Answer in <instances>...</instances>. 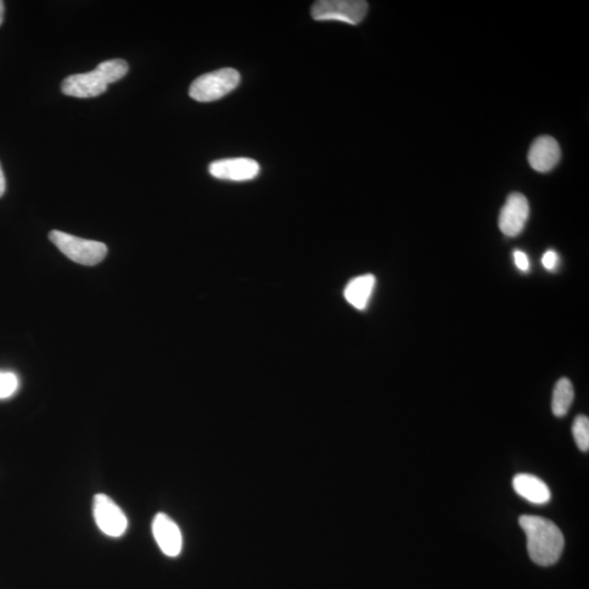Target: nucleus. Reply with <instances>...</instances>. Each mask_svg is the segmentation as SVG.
<instances>
[{
  "instance_id": "f257e3e1",
  "label": "nucleus",
  "mask_w": 589,
  "mask_h": 589,
  "mask_svg": "<svg viewBox=\"0 0 589 589\" xmlns=\"http://www.w3.org/2000/svg\"><path fill=\"white\" fill-rule=\"evenodd\" d=\"M520 525L525 531L532 563L541 566L557 563L564 549V536L559 527L535 515L521 516Z\"/></svg>"
},
{
  "instance_id": "f03ea898",
  "label": "nucleus",
  "mask_w": 589,
  "mask_h": 589,
  "mask_svg": "<svg viewBox=\"0 0 589 589\" xmlns=\"http://www.w3.org/2000/svg\"><path fill=\"white\" fill-rule=\"evenodd\" d=\"M48 237L67 258L79 265L97 266L108 255V246L100 241L83 239L60 231L50 232Z\"/></svg>"
},
{
  "instance_id": "7ed1b4c3",
  "label": "nucleus",
  "mask_w": 589,
  "mask_h": 589,
  "mask_svg": "<svg viewBox=\"0 0 589 589\" xmlns=\"http://www.w3.org/2000/svg\"><path fill=\"white\" fill-rule=\"evenodd\" d=\"M240 82L239 72L222 68L196 78L189 89L190 98L198 102H213L234 91Z\"/></svg>"
},
{
  "instance_id": "20e7f679",
  "label": "nucleus",
  "mask_w": 589,
  "mask_h": 589,
  "mask_svg": "<svg viewBox=\"0 0 589 589\" xmlns=\"http://www.w3.org/2000/svg\"><path fill=\"white\" fill-rule=\"evenodd\" d=\"M368 11V3L363 0H319L313 4L311 16L317 21H339L356 26L361 24Z\"/></svg>"
},
{
  "instance_id": "39448f33",
  "label": "nucleus",
  "mask_w": 589,
  "mask_h": 589,
  "mask_svg": "<svg viewBox=\"0 0 589 589\" xmlns=\"http://www.w3.org/2000/svg\"><path fill=\"white\" fill-rule=\"evenodd\" d=\"M93 513L99 529L110 537L125 534L128 520L123 510L109 496L99 493L94 497Z\"/></svg>"
},
{
  "instance_id": "423d86ee",
  "label": "nucleus",
  "mask_w": 589,
  "mask_h": 589,
  "mask_svg": "<svg viewBox=\"0 0 589 589\" xmlns=\"http://www.w3.org/2000/svg\"><path fill=\"white\" fill-rule=\"evenodd\" d=\"M209 173L221 181L247 182L259 175L260 165L255 160L236 157L212 162Z\"/></svg>"
},
{
  "instance_id": "0eeeda50",
  "label": "nucleus",
  "mask_w": 589,
  "mask_h": 589,
  "mask_svg": "<svg viewBox=\"0 0 589 589\" xmlns=\"http://www.w3.org/2000/svg\"><path fill=\"white\" fill-rule=\"evenodd\" d=\"M109 83L98 68L86 74L67 77L61 83V91L78 99L97 98L108 89Z\"/></svg>"
},
{
  "instance_id": "6e6552de",
  "label": "nucleus",
  "mask_w": 589,
  "mask_h": 589,
  "mask_svg": "<svg viewBox=\"0 0 589 589\" xmlns=\"http://www.w3.org/2000/svg\"><path fill=\"white\" fill-rule=\"evenodd\" d=\"M529 216L530 204L526 196L521 194H512L509 195L506 205L502 207L500 217H499V226L504 235L515 237L523 232Z\"/></svg>"
},
{
  "instance_id": "1a4fd4ad",
  "label": "nucleus",
  "mask_w": 589,
  "mask_h": 589,
  "mask_svg": "<svg viewBox=\"0 0 589 589\" xmlns=\"http://www.w3.org/2000/svg\"><path fill=\"white\" fill-rule=\"evenodd\" d=\"M153 531L157 545L168 557H177L182 552V531L170 516L165 513L156 514Z\"/></svg>"
},
{
  "instance_id": "9d476101",
  "label": "nucleus",
  "mask_w": 589,
  "mask_h": 589,
  "mask_svg": "<svg viewBox=\"0 0 589 589\" xmlns=\"http://www.w3.org/2000/svg\"><path fill=\"white\" fill-rule=\"evenodd\" d=\"M561 159V150L557 140L542 136L535 140L529 153L530 165L536 172L547 173L558 164Z\"/></svg>"
},
{
  "instance_id": "9b49d317",
  "label": "nucleus",
  "mask_w": 589,
  "mask_h": 589,
  "mask_svg": "<svg viewBox=\"0 0 589 589\" xmlns=\"http://www.w3.org/2000/svg\"><path fill=\"white\" fill-rule=\"evenodd\" d=\"M513 488L516 493L531 503L546 504L552 500L549 487L538 477L530 474H519L514 477Z\"/></svg>"
},
{
  "instance_id": "f8f14e48",
  "label": "nucleus",
  "mask_w": 589,
  "mask_h": 589,
  "mask_svg": "<svg viewBox=\"0 0 589 589\" xmlns=\"http://www.w3.org/2000/svg\"><path fill=\"white\" fill-rule=\"evenodd\" d=\"M374 286L375 278L372 274L352 279L344 290L347 302L358 310H366L370 299H372Z\"/></svg>"
},
{
  "instance_id": "ddd939ff",
  "label": "nucleus",
  "mask_w": 589,
  "mask_h": 589,
  "mask_svg": "<svg viewBox=\"0 0 589 589\" xmlns=\"http://www.w3.org/2000/svg\"><path fill=\"white\" fill-rule=\"evenodd\" d=\"M574 401V388L568 378L560 379L554 386L552 395V412L554 416L563 417L568 414Z\"/></svg>"
},
{
  "instance_id": "4468645a",
  "label": "nucleus",
  "mask_w": 589,
  "mask_h": 589,
  "mask_svg": "<svg viewBox=\"0 0 589 589\" xmlns=\"http://www.w3.org/2000/svg\"><path fill=\"white\" fill-rule=\"evenodd\" d=\"M97 68L100 74L106 79L108 83H114L120 81L121 79L125 77L129 71L127 61L123 59H110L100 63Z\"/></svg>"
},
{
  "instance_id": "2eb2a0df",
  "label": "nucleus",
  "mask_w": 589,
  "mask_h": 589,
  "mask_svg": "<svg viewBox=\"0 0 589 589\" xmlns=\"http://www.w3.org/2000/svg\"><path fill=\"white\" fill-rule=\"evenodd\" d=\"M572 432H573L574 440L576 446L579 447L580 450L583 452H587L589 450V419L584 416V415H580L574 419L573 427H572Z\"/></svg>"
},
{
  "instance_id": "dca6fc26",
  "label": "nucleus",
  "mask_w": 589,
  "mask_h": 589,
  "mask_svg": "<svg viewBox=\"0 0 589 589\" xmlns=\"http://www.w3.org/2000/svg\"><path fill=\"white\" fill-rule=\"evenodd\" d=\"M18 386L19 381L15 373L0 372V398L13 396Z\"/></svg>"
},
{
  "instance_id": "f3484780",
  "label": "nucleus",
  "mask_w": 589,
  "mask_h": 589,
  "mask_svg": "<svg viewBox=\"0 0 589 589\" xmlns=\"http://www.w3.org/2000/svg\"><path fill=\"white\" fill-rule=\"evenodd\" d=\"M542 263L543 268H547V270H554V268L559 265V256L557 252L553 250L546 251L545 255L542 256Z\"/></svg>"
},
{
  "instance_id": "a211bd4d",
  "label": "nucleus",
  "mask_w": 589,
  "mask_h": 589,
  "mask_svg": "<svg viewBox=\"0 0 589 589\" xmlns=\"http://www.w3.org/2000/svg\"><path fill=\"white\" fill-rule=\"evenodd\" d=\"M513 258L516 267H518L521 271L527 272L530 270V260L525 252L515 250Z\"/></svg>"
},
{
  "instance_id": "6ab92c4d",
  "label": "nucleus",
  "mask_w": 589,
  "mask_h": 589,
  "mask_svg": "<svg viewBox=\"0 0 589 589\" xmlns=\"http://www.w3.org/2000/svg\"><path fill=\"white\" fill-rule=\"evenodd\" d=\"M5 192V179L2 165H0V198H2Z\"/></svg>"
},
{
  "instance_id": "aec40b11",
  "label": "nucleus",
  "mask_w": 589,
  "mask_h": 589,
  "mask_svg": "<svg viewBox=\"0 0 589 589\" xmlns=\"http://www.w3.org/2000/svg\"><path fill=\"white\" fill-rule=\"evenodd\" d=\"M4 14H5V4L0 0V26L3 25L4 21Z\"/></svg>"
}]
</instances>
